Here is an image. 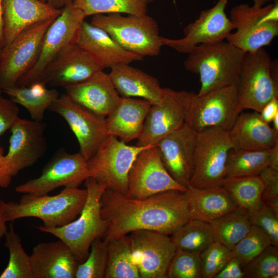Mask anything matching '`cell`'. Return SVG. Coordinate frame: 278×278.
Here are the masks:
<instances>
[{"instance_id":"obj_54","label":"cell","mask_w":278,"mask_h":278,"mask_svg":"<svg viewBox=\"0 0 278 278\" xmlns=\"http://www.w3.org/2000/svg\"><path fill=\"white\" fill-rule=\"evenodd\" d=\"M271 122L272 123V128L276 132L278 133V113L275 115Z\"/></svg>"},{"instance_id":"obj_4","label":"cell","mask_w":278,"mask_h":278,"mask_svg":"<svg viewBox=\"0 0 278 278\" xmlns=\"http://www.w3.org/2000/svg\"><path fill=\"white\" fill-rule=\"evenodd\" d=\"M84 185L87 198L80 214L75 220L60 227H36L40 231L51 234L63 241L79 264L86 259L93 241L102 238L107 228V222L100 212L101 197L107 186L91 177L86 179Z\"/></svg>"},{"instance_id":"obj_12","label":"cell","mask_w":278,"mask_h":278,"mask_svg":"<svg viewBox=\"0 0 278 278\" xmlns=\"http://www.w3.org/2000/svg\"><path fill=\"white\" fill-rule=\"evenodd\" d=\"M55 19L36 23L19 33L2 49L0 89L14 86L36 63L44 35Z\"/></svg>"},{"instance_id":"obj_53","label":"cell","mask_w":278,"mask_h":278,"mask_svg":"<svg viewBox=\"0 0 278 278\" xmlns=\"http://www.w3.org/2000/svg\"><path fill=\"white\" fill-rule=\"evenodd\" d=\"M253 5L257 7H263L269 3L270 0H251Z\"/></svg>"},{"instance_id":"obj_20","label":"cell","mask_w":278,"mask_h":278,"mask_svg":"<svg viewBox=\"0 0 278 278\" xmlns=\"http://www.w3.org/2000/svg\"><path fill=\"white\" fill-rule=\"evenodd\" d=\"M197 135V133L184 123L156 144L168 173L186 188L193 172Z\"/></svg>"},{"instance_id":"obj_44","label":"cell","mask_w":278,"mask_h":278,"mask_svg":"<svg viewBox=\"0 0 278 278\" xmlns=\"http://www.w3.org/2000/svg\"><path fill=\"white\" fill-rule=\"evenodd\" d=\"M259 176L264 184L262 201L278 213V170L268 166Z\"/></svg>"},{"instance_id":"obj_33","label":"cell","mask_w":278,"mask_h":278,"mask_svg":"<svg viewBox=\"0 0 278 278\" xmlns=\"http://www.w3.org/2000/svg\"><path fill=\"white\" fill-rule=\"evenodd\" d=\"M272 149L251 150L232 149L227 159L225 178L258 176L269 166Z\"/></svg>"},{"instance_id":"obj_41","label":"cell","mask_w":278,"mask_h":278,"mask_svg":"<svg viewBox=\"0 0 278 278\" xmlns=\"http://www.w3.org/2000/svg\"><path fill=\"white\" fill-rule=\"evenodd\" d=\"M167 277L202 278L200 253L177 249L168 266Z\"/></svg>"},{"instance_id":"obj_52","label":"cell","mask_w":278,"mask_h":278,"mask_svg":"<svg viewBox=\"0 0 278 278\" xmlns=\"http://www.w3.org/2000/svg\"><path fill=\"white\" fill-rule=\"evenodd\" d=\"M4 46L5 41L3 31L2 0H0V48L3 49Z\"/></svg>"},{"instance_id":"obj_38","label":"cell","mask_w":278,"mask_h":278,"mask_svg":"<svg viewBox=\"0 0 278 278\" xmlns=\"http://www.w3.org/2000/svg\"><path fill=\"white\" fill-rule=\"evenodd\" d=\"M108 242L102 238L92 242L86 259L78 264L76 278H105L108 264Z\"/></svg>"},{"instance_id":"obj_39","label":"cell","mask_w":278,"mask_h":278,"mask_svg":"<svg viewBox=\"0 0 278 278\" xmlns=\"http://www.w3.org/2000/svg\"><path fill=\"white\" fill-rule=\"evenodd\" d=\"M270 245L269 237L259 228L252 225L247 234L231 250L232 257L244 266Z\"/></svg>"},{"instance_id":"obj_8","label":"cell","mask_w":278,"mask_h":278,"mask_svg":"<svg viewBox=\"0 0 278 278\" xmlns=\"http://www.w3.org/2000/svg\"><path fill=\"white\" fill-rule=\"evenodd\" d=\"M233 149L229 131L211 128L197 133L188 186L202 188L220 185L225 178L228 155Z\"/></svg>"},{"instance_id":"obj_16","label":"cell","mask_w":278,"mask_h":278,"mask_svg":"<svg viewBox=\"0 0 278 278\" xmlns=\"http://www.w3.org/2000/svg\"><path fill=\"white\" fill-rule=\"evenodd\" d=\"M140 278H165L176 248L168 235L141 230L127 235Z\"/></svg>"},{"instance_id":"obj_27","label":"cell","mask_w":278,"mask_h":278,"mask_svg":"<svg viewBox=\"0 0 278 278\" xmlns=\"http://www.w3.org/2000/svg\"><path fill=\"white\" fill-rule=\"evenodd\" d=\"M229 131L233 149L269 150L278 144V133L256 111H241Z\"/></svg>"},{"instance_id":"obj_26","label":"cell","mask_w":278,"mask_h":278,"mask_svg":"<svg viewBox=\"0 0 278 278\" xmlns=\"http://www.w3.org/2000/svg\"><path fill=\"white\" fill-rule=\"evenodd\" d=\"M152 105L142 98L120 97L115 108L105 118L108 135L126 143L137 140Z\"/></svg>"},{"instance_id":"obj_55","label":"cell","mask_w":278,"mask_h":278,"mask_svg":"<svg viewBox=\"0 0 278 278\" xmlns=\"http://www.w3.org/2000/svg\"><path fill=\"white\" fill-rule=\"evenodd\" d=\"M2 49L0 48V59H1V55H2Z\"/></svg>"},{"instance_id":"obj_13","label":"cell","mask_w":278,"mask_h":278,"mask_svg":"<svg viewBox=\"0 0 278 278\" xmlns=\"http://www.w3.org/2000/svg\"><path fill=\"white\" fill-rule=\"evenodd\" d=\"M89 177L87 161L79 152L60 150L44 166L38 177L18 185L15 190L23 194L44 195L59 187H78Z\"/></svg>"},{"instance_id":"obj_46","label":"cell","mask_w":278,"mask_h":278,"mask_svg":"<svg viewBox=\"0 0 278 278\" xmlns=\"http://www.w3.org/2000/svg\"><path fill=\"white\" fill-rule=\"evenodd\" d=\"M244 276L242 265L232 257L214 278H244Z\"/></svg>"},{"instance_id":"obj_31","label":"cell","mask_w":278,"mask_h":278,"mask_svg":"<svg viewBox=\"0 0 278 278\" xmlns=\"http://www.w3.org/2000/svg\"><path fill=\"white\" fill-rule=\"evenodd\" d=\"M220 185L236 205L249 214L259 208L263 203L264 184L259 175L225 178Z\"/></svg>"},{"instance_id":"obj_29","label":"cell","mask_w":278,"mask_h":278,"mask_svg":"<svg viewBox=\"0 0 278 278\" xmlns=\"http://www.w3.org/2000/svg\"><path fill=\"white\" fill-rule=\"evenodd\" d=\"M184 194L190 220L211 223L238 207L221 185L202 188L188 186Z\"/></svg>"},{"instance_id":"obj_25","label":"cell","mask_w":278,"mask_h":278,"mask_svg":"<svg viewBox=\"0 0 278 278\" xmlns=\"http://www.w3.org/2000/svg\"><path fill=\"white\" fill-rule=\"evenodd\" d=\"M34 278H75L78 266L74 254L62 240L36 245L30 255Z\"/></svg>"},{"instance_id":"obj_5","label":"cell","mask_w":278,"mask_h":278,"mask_svg":"<svg viewBox=\"0 0 278 278\" xmlns=\"http://www.w3.org/2000/svg\"><path fill=\"white\" fill-rule=\"evenodd\" d=\"M107 32L125 50L143 58L158 56L164 46L157 22L147 14H99L90 22Z\"/></svg>"},{"instance_id":"obj_22","label":"cell","mask_w":278,"mask_h":278,"mask_svg":"<svg viewBox=\"0 0 278 278\" xmlns=\"http://www.w3.org/2000/svg\"><path fill=\"white\" fill-rule=\"evenodd\" d=\"M75 43L103 69L144 60L124 49L105 30L85 21L78 31Z\"/></svg>"},{"instance_id":"obj_45","label":"cell","mask_w":278,"mask_h":278,"mask_svg":"<svg viewBox=\"0 0 278 278\" xmlns=\"http://www.w3.org/2000/svg\"><path fill=\"white\" fill-rule=\"evenodd\" d=\"M0 93V136L10 130L19 117L20 109L17 104Z\"/></svg>"},{"instance_id":"obj_9","label":"cell","mask_w":278,"mask_h":278,"mask_svg":"<svg viewBox=\"0 0 278 278\" xmlns=\"http://www.w3.org/2000/svg\"><path fill=\"white\" fill-rule=\"evenodd\" d=\"M148 146L129 145L108 135L87 161L90 177L107 188L126 195L131 167L138 153Z\"/></svg>"},{"instance_id":"obj_49","label":"cell","mask_w":278,"mask_h":278,"mask_svg":"<svg viewBox=\"0 0 278 278\" xmlns=\"http://www.w3.org/2000/svg\"><path fill=\"white\" fill-rule=\"evenodd\" d=\"M7 222V221L6 220L3 209L0 205V241L2 238L5 237V234L8 230Z\"/></svg>"},{"instance_id":"obj_10","label":"cell","mask_w":278,"mask_h":278,"mask_svg":"<svg viewBox=\"0 0 278 278\" xmlns=\"http://www.w3.org/2000/svg\"><path fill=\"white\" fill-rule=\"evenodd\" d=\"M86 18L84 12L73 2L66 5L46 30L36 63L16 85L29 86L39 81L47 67L62 51L75 43L78 31Z\"/></svg>"},{"instance_id":"obj_32","label":"cell","mask_w":278,"mask_h":278,"mask_svg":"<svg viewBox=\"0 0 278 278\" xmlns=\"http://www.w3.org/2000/svg\"><path fill=\"white\" fill-rule=\"evenodd\" d=\"M171 235L176 250L200 254L216 241L210 223L196 219L188 220Z\"/></svg>"},{"instance_id":"obj_28","label":"cell","mask_w":278,"mask_h":278,"mask_svg":"<svg viewBox=\"0 0 278 278\" xmlns=\"http://www.w3.org/2000/svg\"><path fill=\"white\" fill-rule=\"evenodd\" d=\"M110 69L109 75L121 97L142 98L152 105L162 101L164 88L156 78L129 64L116 65Z\"/></svg>"},{"instance_id":"obj_51","label":"cell","mask_w":278,"mask_h":278,"mask_svg":"<svg viewBox=\"0 0 278 278\" xmlns=\"http://www.w3.org/2000/svg\"><path fill=\"white\" fill-rule=\"evenodd\" d=\"M270 167L278 170V144L272 149Z\"/></svg>"},{"instance_id":"obj_21","label":"cell","mask_w":278,"mask_h":278,"mask_svg":"<svg viewBox=\"0 0 278 278\" xmlns=\"http://www.w3.org/2000/svg\"><path fill=\"white\" fill-rule=\"evenodd\" d=\"M103 70L87 52L73 43L62 51L38 82L65 88L83 81Z\"/></svg>"},{"instance_id":"obj_7","label":"cell","mask_w":278,"mask_h":278,"mask_svg":"<svg viewBox=\"0 0 278 278\" xmlns=\"http://www.w3.org/2000/svg\"><path fill=\"white\" fill-rule=\"evenodd\" d=\"M241 111L237 85L201 95L190 92L185 123L197 133L211 128L230 131Z\"/></svg>"},{"instance_id":"obj_36","label":"cell","mask_w":278,"mask_h":278,"mask_svg":"<svg viewBox=\"0 0 278 278\" xmlns=\"http://www.w3.org/2000/svg\"><path fill=\"white\" fill-rule=\"evenodd\" d=\"M154 0H73L74 5L86 16L99 14H147L148 6Z\"/></svg>"},{"instance_id":"obj_30","label":"cell","mask_w":278,"mask_h":278,"mask_svg":"<svg viewBox=\"0 0 278 278\" xmlns=\"http://www.w3.org/2000/svg\"><path fill=\"white\" fill-rule=\"evenodd\" d=\"M2 92L12 101L26 108L32 119L38 121H43L46 110L60 96L56 89H48L40 82L29 86L15 85L5 89Z\"/></svg>"},{"instance_id":"obj_15","label":"cell","mask_w":278,"mask_h":278,"mask_svg":"<svg viewBox=\"0 0 278 278\" xmlns=\"http://www.w3.org/2000/svg\"><path fill=\"white\" fill-rule=\"evenodd\" d=\"M48 109L66 121L78 141L79 152L86 161L108 135L105 117L74 101L66 94L60 95Z\"/></svg>"},{"instance_id":"obj_34","label":"cell","mask_w":278,"mask_h":278,"mask_svg":"<svg viewBox=\"0 0 278 278\" xmlns=\"http://www.w3.org/2000/svg\"><path fill=\"white\" fill-rule=\"evenodd\" d=\"M210 223L216 240L231 250L247 234L252 225L249 213L238 206Z\"/></svg>"},{"instance_id":"obj_40","label":"cell","mask_w":278,"mask_h":278,"mask_svg":"<svg viewBox=\"0 0 278 278\" xmlns=\"http://www.w3.org/2000/svg\"><path fill=\"white\" fill-rule=\"evenodd\" d=\"M246 278L278 277V246L270 245L243 266Z\"/></svg>"},{"instance_id":"obj_50","label":"cell","mask_w":278,"mask_h":278,"mask_svg":"<svg viewBox=\"0 0 278 278\" xmlns=\"http://www.w3.org/2000/svg\"><path fill=\"white\" fill-rule=\"evenodd\" d=\"M73 1V0H46V2L50 6L58 9H62L66 5L72 3Z\"/></svg>"},{"instance_id":"obj_14","label":"cell","mask_w":278,"mask_h":278,"mask_svg":"<svg viewBox=\"0 0 278 278\" xmlns=\"http://www.w3.org/2000/svg\"><path fill=\"white\" fill-rule=\"evenodd\" d=\"M187 188L176 182L168 173L155 145L149 146L135 158L129 172L126 195L144 199L168 190L184 193Z\"/></svg>"},{"instance_id":"obj_37","label":"cell","mask_w":278,"mask_h":278,"mask_svg":"<svg viewBox=\"0 0 278 278\" xmlns=\"http://www.w3.org/2000/svg\"><path fill=\"white\" fill-rule=\"evenodd\" d=\"M5 246L9 251L8 264L0 278H34L30 255L25 251L21 239L12 224L5 235Z\"/></svg>"},{"instance_id":"obj_19","label":"cell","mask_w":278,"mask_h":278,"mask_svg":"<svg viewBox=\"0 0 278 278\" xmlns=\"http://www.w3.org/2000/svg\"><path fill=\"white\" fill-rule=\"evenodd\" d=\"M45 128L43 121L19 117L11 126L9 146L5 159L13 177L34 164L44 154L47 148Z\"/></svg>"},{"instance_id":"obj_6","label":"cell","mask_w":278,"mask_h":278,"mask_svg":"<svg viewBox=\"0 0 278 278\" xmlns=\"http://www.w3.org/2000/svg\"><path fill=\"white\" fill-rule=\"evenodd\" d=\"M277 65L264 48L245 53L237 84L242 111L260 112L271 99L278 98Z\"/></svg>"},{"instance_id":"obj_43","label":"cell","mask_w":278,"mask_h":278,"mask_svg":"<svg viewBox=\"0 0 278 278\" xmlns=\"http://www.w3.org/2000/svg\"><path fill=\"white\" fill-rule=\"evenodd\" d=\"M249 215L251 224L259 228L269 237L271 245L278 246V213L263 202Z\"/></svg>"},{"instance_id":"obj_17","label":"cell","mask_w":278,"mask_h":278,"mask_svg":"<svg viewBox=\"0 0 278 278\" xmlns=\"http://www.w3.org/2000/svg\"><path fill=\"white\" fill-rule=\"evenodd\" d=\"M190 92L164 88L162 101L152 105L146 116L137 146L155 145L163 137L184 123Z\"/></svg>"},{"instance_id":"obj_11","label":"cell","mask_w":278,"mask_h":278,"mask_svg":"<svg viewBox=\"0 0 278 278\" xmlns=\"http://www.w3.org/2000/svg\"><path fill=\"white\" fill-rule=\"evenodd\" d=\"M272 5L257 7L242 3L233 7L229 19L235 31L227 41L245 53L270 45L278 35V22L272 21L269 16Z\"/></svg>"},{"instance_id":"obj_23","label":"cell","mask_w":278,"mask_h":278,"mask_svg":"<svg viewBox=\"0 0 278 278\" xmlns=\"http://www.w3.org/2000/svg\"><path fill=\"white\" fill-rule=\"evenodd\" d=\"M72 100L96 115L106 118L117 105L120 96L109 74L101 70L85 80L64 88Z\"/></svg>"},{"instance_id":"obj_1","label":"cell","mask_w":278,"mask_h":278,"mask_svg":"<svg viewBox=\"0 0 278 278\" xmlns=\"http://www.w3.org/2000/svg\"><path fill=\"white\" fill-rule=\"evenodd\" d=\"M100 212L107 222L102 237L107 242L136 230L171 235L190 220L184 193L177 190L137 199L107 188L101 197Z\"/></svg>"},{"instance_id":"obj_2","label":"cell","mask_w":278,"mask_h":278,"mask_svg":"<svg viewBox=\"0 0 278 278\" xmlns=\"http://www.w3.org/2000/svg\"><path fill=\"white\" fill-rule=\"evenodd\" d=\"M245 53L227 41L203 43L194 47L184 62L185 68L199 76V95L237 85Z\"/></svg>"},{"instance_id":"obj_56","label":"cell","mask_w":278,"mask_h":278,"mask_svg":"<svg viewBox=\"0 0 278 278\" xmlns=\"http://www.w3.org/2000/svg\"><path fill=\"white\" fill-rule=\"evenodd\" d=\"M41 1L43 2H46V0H41Z\"/></svg>"},{"instance_id":"obj_47","label":"cell","mask_w":278,"mask_h":278,"mask_svg":"<svg viewBox=\"0 0 278 278\" xmlns=\"http://www.w3.org/2000/svg\"><path fill=\"white\" fill-rule=\"evenodd\" d=\"M13 177L6 163L4 149L0 146V187L4 188L8 187Z\"/></svg>"},{"instance_id":"obj_57","label":"cell","mask_w":278,"mask_h":278,"mask_svg":"<svg viewBox=\"0 0 278 278\" xmlns=\"http://www.w3.org/2000/svg\"><path fill=\"white\" fill-rule=\"evenodd\" d=\"M3 92H2V90L1 89H0V93H2Z\"/></svg>"},{"instance_id":"obj_42","label":"cell","mask_w":278,"mask_h":278,"mask_svg":"<svg viewBox=\"0 0 278 278\" xmlns=\"http://www.w3.org/2000/svg\"><path fill=\"white\" fill-rule=\"evenodd\" d=\"M202 278H214L232 258L231 250L215 241L200 254Z\"/></svg>"},{"instance_id":"obj_3","label":"cell","mask_w":278,"mask_h":278,"mask_svg":"<svg viewBox=\"0 0 278 278\" xmlns=\"http://www.w3.org/2000/svg\"><path fill=\"white\" fill-rule=\"evenodd\" d=\"M87 195L86 188L64 187L56 195L24 194L19 202L0 200V205L7 222L34 217L41 219L45 227H60L79 215Z\"/></svg>"},{"instance_id":"obj_18","label":"cell","mask_w":278,"mask_h":278,"mask_svg":"<svg viewBox=\"0 0 278 278\" xmlns=\"http://www.w3.org/2000/svg\"><path fill=\"white\" fill-rule=\"evenodd\" d=\"M229 0H218L212 7L201 11L199 16L186 26L184 37L177 39L163 37L164 45L188 54L196 46L227 39L234 30L225 10Z\"/></svg>"},{"instance_id":"obj_24","label":"cell","mask_w":278,"mask_h":278,"mask_svg":"<svg viewBox=\"0 0 278 278\" xmlns=\"http://www.w3.org/2000/svg\"><path fill=\"white\" fill-rule=\"evenodd\" d=\"M2 10L5 46L26 28L55 19L62 11L41 0H2Z\"/></svg>"},{"instance_id":"obj_35","label":"cell","mask_w":278,"mask_h":278,"mask_svg":"<svg viewBox=\"0 0 278 278\" xmlns=\"http://www.w3.org/2000/svg\"><path fill=\"white\" fill-rule=\"evenodd\" d=\"M105 278H140L138 269L133 260L127 235L108 242Z\"/></svg>"},{"instance_id":"obj_48","label":"cell","mask_w":278,"mask_h":278,"mask_svg":"<svg viewBox=\"0 0 278 278\" xmlns=\"http://www.w3.org/2000/svg\"><path fill=\"white\" fill-rule=\"evenodd\" d=\"M259 113L262 119L266 123H271L278 113V98L275 97L268 102Z\"/></svg>"}]
</instances>
